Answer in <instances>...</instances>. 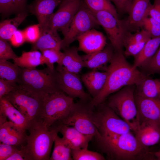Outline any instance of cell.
I'll use <instances>...</instances> for the list:
<instances>
[{
	"label": "cell",
	"mask_w": 160,
	"mask_h": 160,
	"mask_svg": "<svg viewBox=\"0 0 160 160\" xmlns=\"http://www.w3.org/2000/svg\"><path fill=\"white\" fill-rule=\"evenodd\" d=\"M106 68L107 77L104 87L89 104L92 107L102 104L110 94L129 85H137L145 75L127 61L124 52H114Z\"/></svg>",
	"instance_id": "cell-1"
},
{
	"label": "cell",
	"mask_w": 160,
	"mask_h": 160,
	"mask_svg": "<svg viewBox=\"0 0 160 160\" xmlns=\"http://www.w3.org/2000/svg\"><path fill=\"white\" fill-rule=\"evenodd\" d=\"M103 152L111 159L156 160L153 153L148 151L138 143L131 132L119 135H101L97 141Z\"/></svg>",
	"instance_id": "cell-2"
},
{
	"label": "cell",
	"mask_w": 160,
	"mask_h": 160,
	"mask_svg": "<svg viewBox=\"0 0 160 160\" xmlns=\"http://www.w3.org/2000/svg\"><path fill=\"white\" fill-rule=\"evenodd\" d=\"M26 135L27 144L20 148L25 153L27 160L49 159L52 144L58 133L57 126L49 128L41 121L30 125Z\"/></svg>",
	"instance_id": "cell-3"
},
{
	"label": "cell",
	"mask_w": 160,
	"mask_h": 160,
	"mask_svg": "<svg viewBox=\"0 0 160 160\" xmlns=\"http://www.w3.org/2000/svg\"><path fill=\"white\" fill-rule=\"evenodd\" d=\"M17 83L20 88L41 96L63 92L58 83L56 69L21 68Z\"/></svg>",
	"instance_id": "cell-4"
},
{
	"label": "cell",
	"mask_w": 160,
	"mask_h": 160,
	"mask_svg": "<svg viewBox=\"0 0 160 160\" xmlns=\"http://www.w3.org/2000/svg\"><path fill=\"white\" fill-rule=\"evenodd\" d=\"M135 85L125 86L109 97L107 105L127 122L135 132L139 125L135 99Z\"/></svg>",
	"instance_id": "cell-5"
},
{
	"label": "cell",
	"mask_w": 160,
	"mask_h": 160,
	"mask_svg": "<svg viewBox=\"0 0 160 160\" xmlns=\"http://www.w3.org/2000/svg\"><path fill=\"white\" fill-rule=\"evenodd\" d=\"M73 99L62 91L44 96L41 121L49 128L57 124L70 112L75 103Z\"/></svg>",
	"instance_id": "cell-6"
},
{
	"label": "cell",
	"mask_w": 160,
	"mask_h": 160,
	"mask_svg": "<svg viewBox=\"0 0 160 160\" xmlns=\"http://www.w3.org/2000/svg\"><path fill=\"white\" fill-rule=\"evenodd\" d=\"M44 97L24 90L19 86L17 89L3 97L8 100L24 116L29 126L41 121Z\"/></svg>",
	"instance_id": "cell-7"
},
{
	"label": "cell",
	"mask_w": 160,
	"mask_h": 160,
	"mask_svg": "<svg viewBox=\"0 0 160 160\" xmlns=\"http://www.w3.org/2000/svg\"><path fill=\"white\" fill-rule=\"evenodd\" d=\"M74 103L67 116L57 124H63L71 126L84 135L94 137L97 141L101 134L94 123L92 117V107L89 103L80 100Z\"/></svg>",
	"instance_id": "cell-8"
},
{
	"label": "cell",
	"mask_w": 160,
	"mask_h": 160,
	"mask_svg": "<svg viewBox=\"0 0 160 160\" xmlns=\"http://www.w3.org/2000/svg\"><path fill=\"white\" fill-rule=\"evenodd\" d=\"M96 112H92L93 121L101 135H119L132 131L129 125L108 105L102 103Z\"/></svg>",
	"instance_id": "cell-9"
},
{
	"label": "cell",
	"mask_w": 160,
	"mask_h": 160,
	"mask_svg": "<svg viewBox=\"0 0 160 160\" xmlns=\"http://www.w3.org/2000/svg\"><path fill=\"white\" fill-rule=\"evenodd\" d=\"M92 13L106 33L114 52H124L123 49L125 42L131 33L124 20H119L107 11Z\"/></svg>",
	"instance_id": "cell-10"
},
{
	"label": "cell",
	"mask_w": 160,
	"mask_h": 160,
	"mask_svg": "<svg viewBox=\"0 0 160 160\" xmlns=\"http://www.w3.org/2000/svg\"><path fill=\"white\" fill-rule=\"evenodd\" d=\"M99 25L100 24L92 12L81 0L79 8L62 39L61 49L69 47L70 44L79 37Z\"/></svg>",
	"instance_id": "cell-11"
},
{
	"label": "cell",
	"mask_w": 160,
	"mask_h": 160,
	"mask_svg": "<svg viewBox=\"0 0 160 160\" xmlns=\"http://www.w3.org/2000/svg\"><path fill=\"white\" fill-rule=\"evenodd\" d=\"M81 0H62L59 9L51 17L47 26L61 31L64 36L80 7Z\"/></svg>",
	"instance_id": "cell-12"
},
{
	"label": "cell",
	"mask_w": 160,
	"mask_h": 160,
	"mask_svg": "<svg viewBox=\"0 0 160 160\" xmlns=\"http://www.w3.org/2000/svg\"><path fill=\"white\" fill-rule=\"evenodd\" d=\"M57 79L61 90L73 98L87 102L90 99L89 95L84 90L80 79L77 74L70 72L63 66L56 67Z\"/></svg>",
	"instance_id": "cell-13"
},
{
	"label": "cell",
	"mask_w": 160,
	"mask_h": 160,
	"mask_svg": "<svg viewBox=\"0 0 160 160\" xmlns=\"http://www.w3.org/2000/svg\"><path fill=\"white\" fill-rule=\"evenodd\" d=\"M140 123L150 122L160 126V99L143 97L135 94Z\"/></svg>",
	"instance_id": "cell-14"
},
{
	"label": "cell",
	"mask_w": 160,
	"mask_h": 160,
	"mask_svg": "<svg viewBox=\"0 0 160 160\" xmlns=\"http://www.w3.org/2000/svg\"><path fill=\"white\" fill-rule=\"evenodd\" d=\"M151 0H133L128 12L127 18L124 20L129 31H137L142 27L144 19L148 16V11Z\"/></svg>",
	"instance_id": "cell-15"
},
{
	"label": "cell",
	"mask_w": 160,
	"mask_h": 160,
	"mask_svg": "<svg viewBox=\"0 0 160 160\" xmlns=\"http://www.w3.org/2000/svg\"><path fill=\"white\" fill-rule=\"evenodd\" d=\"M77 40L79 43L78 51L83 52L86 54L100 51L104 48L106 44L104 35L95 28L82 35Z\"/></svg>",
	"instance_id": "cell-16"
},
{
	"label": "cell",
	"mask_w": 160,
	"mask_h": 160,
	"mask_svg": "<svg viewBox=\"0 0 160 160\" xmlns=\"http://www.w3.org/2000/svg\"><path fill=\"white\" fill-rule=\"evenodd\" d=\"M8 118L16 126L25 132L29 124L24 116L8 100L4 97L0 99V125Z\"/></svg>",
	"instance_id": "cell-17"
},
{
	"label": "cell",
	"mask_w": 160,
	"mask_h": 160,
	"mask_svg": "<svg viewBox=\"0 0 160 160\" xmlns=\"http://www.w3.org/2000/svg\"><path fill=\"white\" fill-rule=\"evenodd\" d=\"M134 133L139 143L145 148L155 145L160 140V126L153 122L140 123Z\"/></svg>",
	"instance_id": "cell-18"
},
{
	"label": "cell",
	"mask_w": 160,
	"mask_h": 160,
	"mask_svg": "<svg viewBox=\"0 0 160 160\" xmlns=\"http://www.w3.org/2000/svg\"><path fill=\"white\" fill-rule=\"evenodd\" d=\"M63 137L72 150L87 148L89 142L93 136L82 134L73 127L63 124L56 125Z\"/></svg>",
	"instance_id": "cell-19"
},
{
	"label": "cell",
	"mask_w": 160,
	"mask_h": 160,
	"mask_svg": "<svg viewBox=\"0 0 160 160\" xmlns=\"http://www.w3.org/2000/svg\"><path fill=\"white\" fill-rule=\"evenodd\" d=\"M62 0H35L29 6L30 12L36 17L41 29L47 26L55 8Z\"/></svg>",
	"instance_id": "cell-20"
},
{
	"label": "cell",
	"mask_w": 160,
	"mask_h": 160,
	"mask_svg": "<svg viewBox=\"0 0 160 160\" xmlns=\"http://www.w3.org/2000/svg\"><path fill=\"white\" fill-rule=\"evenodd\" d=\"M26 135L11 121L0 125V143L21 147L26 141Z\"/></svg>",
	"instance_id": "cell-21"
},
{
	"label": "cell",
	"mask_w": 160,
	"mask_h": 160,
	"mask_svg": "<svg viewBox=\"0 0 160 160\" xmlns=\"http://www.w3.org/2000/svg\"><path fill=\"white\" fill-rule=\"evenodd\" d=\"M114 53L111 44L108 45L103 49L81 56L84 67L97 70L110 62Z\"/></svg>",
	"instance_id": "cell-22"
},
{
	"label": "cell",
	"mask_w": 160,
	"mask_h": 160,
	"mask_svg": "<svg viewBox=\"0 0 160 160\" xmlns=\"http://www.w3.org/2000/svg\"><path fill=\"white\" fill-rule=\"evenodd\" d=\"M41 35L38 40L33 44L32 50L40 51L48 49H61L62 39L57 31L47 27L40 29Z\"/></svg>",
	"instance_id": "cell-23"
},
{
	"label": "cell",
	"mask_w": 160,
	"mask_h": 160,
	"mask_svg": "<svg viewBox=\"0 0 160 160\" xmlns=\"http://www.w3.org/2000/svg\"><path fill=\"white\" fill-rule=\"evenodd\" d=\"M107 77L106 71L101 72L92 70L83 74L81 79L93 98L97 96L103 89Z\"/></svg>",
	"instance_id": "cell-24"
},
{
	"label": "cell",
	"mask_w": 160,
	"mask_h": 160,
	"mask_svg": "<svg viewBox=\"0 0 160 160\" xmlns=\"http://www.w3.org/2000/svg\"><path fill=\"white\" fill-rule=\"evenodd\" d=\"M135 94L144 97L160 99V78L153 79L145 75L135 86Z\"/></svg>",
	"instance_id": "cell-25"
},
{
	"label": "cell",
	"mask_w": 160,
	"mask_h": 160,
	"mask_svg": "<svg viewBox=\"0 0 160 160\" xmlns=\"http://www.w3.org/2000/svg\"><path fill=\"white\" fill-rule=\"evenodd\" d=\"M63 50L62 65L68 71L78 74L84 67V63L78 53V47H68Z\"/></svg>",
	"instance_id": "cell-26"
},
{
	"label": "cell",
	"mask_w": 160,
	"mask_h": 160,
	"mask_svg": "<svg viewBox=\"0 0 160 160\" xmlns=\"http://www.w3.org/2000/svg\"><path fill=\"white\" fill-rule=\"evenodd\" d=\"M160 45V37L151 38L146 43L140 52L135 57L134 66L141 67L153 57Z\"/></svg>",
	"instance_id": "cell-27"
},
{
	"label": "cell",
	"mask_w": 160,
	"mask_h": 160,
	"mask_svg": "<svg viewBox=\"0 0 160 160\" xmlns=\"http://www.w3.org/2000/svg\"><path fill=\"white\" fill-rule=\"evenodd\" d=\"M14 63L21 68H33L45 64L42 54L37 50L23 52L20 57L14 60Z\"/></svg>",
	"instance_id": "cell-28"
},
{
	"label": "cell",
	"mask_w": 160,
	"mask_h": 160,
	"mask_svg": "<svg viewBox=\"0 0 160 160\" xmlns=\"http://www.w3.org/2000/svg\"><path fill=\"white\" fill-rule=\"evenodd\" d=\"M27 16L25 12L18 13L14 17L2 21L0 23V38L9 40L13 34L17 30L18 26Z\"/></svg>",
	"instance_id": "cell-29"
},
{
	"label": "cell",
	"mask_w": 160,
	"mask_h": 160,
	"mask_svg": "<svg viewBox=\"0 0 160 160\" xmlns=\"http://www.w3.org/2000/svg\"><path fill=\"white\" fill-rule=\"evenodd\" d=\"M54 148L50 160H71L72 149L63 137L57 135L54 141Z\"/></svg>",
	"instance_id": "cell-30"
},
{
	"label": "cell",
	"mask_w": 160,
	"mask_h": 160,
	"mask_svg": "<svg viewBox=\"0 0 160 160\" xmlns=\"http://www.w3.org/2000/svg\"><path fill=\"white\" fill-rule=\"evenodd\" d=\"M21 71V68L14 63L0 60V79L17 83Z\"/></svg>",
	"instance_id": "cell-31"
},
{
	"label": "cell",
	"mask_w": 160,
	"mask_h": 160,
	"mask_svg": "<svg viewBox=\"0 0 160 160\" xmlns=\"http://www.w3.org/2000/svg\"><path fill=\"white\" fill-rule=\"evenodd\" d=\"M87 7L93 13L107 11L118 18L116 9L110 0H82Z\"/></svg>",
	"instance_id": "cell-32"
},
{
	"label": "cell",
	"mask_w": 160,
	"mask_h": 160,
	"mask_svg": "<svg viewBox=\"0 0 160 160\" xmlns=\"http://www.w3.org/2000/svg\"><path fill=\"white\" fill-rule=\"evenodd\" d=\"M41 51L47 67L51 70L55 69L54 64L55 63L58 65H62V61L63 53L60 50L48 49Z\"/></svg>",
	"instance_id": "cell-33"
},
{
	"label": "cell",
	"mask_w": 160,
	"mask_h": 160,
	"mask_svg": "<svg viewBox=\"0 0 160 160\" xmlns=\"http://www.w3.org/2000/svg\"><path fill=\"white\" fill-rule=\"evenodd\" d=\"M72 156L74 160H104L105 158L100 154L87 148L72 150Z\"/></svg>",
	"instance_id": "cell-34"
},
{
	"label": "cell",
	"mask_w": 160,
	"mask_h": 160,
	"mask_svg": "<svg viewBox=\"0 0 160 160\" xmlns=\"http://www.w3.org/2000/svg\"><path fill=\"white\" fill-rule=\"evenodd\" d=\"M141 67L148 74H160V47L150 60Z\"/></svg>",
	"instance_id": "cell-35"
},
{
	"label": "cell",
	"mask_w": 160,
	"mask_h": 160,
	"mask_svg": "<svg viewBox=\"0 0 160 160\" xmlns=\"http://www.w3.org/2000/svg\"><path fill=\"white\" fill-rule=\"evenodd\" d=\"M150 34L151 38L160 37V23L150 17L145 18L142 27Z\"/></svg>",
	"instance_id": "cell-36"
},
{
	"label": "cell",
	"mask_w": 160,
	"mask_h": 160,
	"mask_svg": "<svg viewBox=\"0 0 160 160\" xmlns=\"http://www.w3.org/2000/svg\"><path fill=\"white\" fill-rule=\"evenodd\" d=\"M151 38L149 33L144 29L134 34L130 33L125 42L124 47L127 45L146 42Z\"/></svg>",
	"instance_id": "cell-37"
},
{
	"label": "cell",
	"mask_w": 160,
	"mask_h": 160,
	"mask_svg": "<svg viewBox=\"0 0 160 160\" xmlns=\"http://www.w3.org/2000/svg\"><path fill=\"white\" fill-rule=\"evenodd\" d=\"M23 31L25 41L33 44L38 40L41 35L40 28L39 24L30 26Z\"/></svg>",
	"instance_id": "cell-38"
},
{
	"label": "cell",
	"mask_w": 160,
	"mask_h": 160,
	"mask_svg": "<svg viewBox=\"0 0 160 160\" xmlns=\"http://www.w3.org/2000/svg\"><path fill=\"white\" fill-rule=\"evenodd\" d=\"M22 9L17 0H0V12L8 14Z\"/></svg>",
	"instance_id": "cell-39"
},
{
	"label": "cell",
	"mask_w": 160,
	"mask_h": 160,
	"mask_svg": "<svg viewBox=\"0 0 160 160\" xmlns=\"http://www.w3.org/2000/svg\"><path fill=\"white\" fill-rule=\"evenodd\" d=\"M17 57L6 40L0 38V60H14Z\"/></svg>",
	"instance_id": "cell-40"
},
{
	"label": "cell",
	"mask_w": 160,
	"mask_h": 160,
	"mask_svg": "<svg viewBox=\"0 0 160 160\" xmlns=\"http://www.w3.org/2000/svg\"><path fill=\"white\" fill-rule=\"evenodd\" d=\"M19 87L16 82L2 79H0V99Z\"/></svg>",
	"instance_id": "cell-41"
},
{
	"label": "cell",
	"mask_w": 160,
	"mask_h": 160,
	"mask_svg": "<svg viewBox=\"0 0 160 160\" xmlns=\"http://www.w3.org/2000/svg\"><path fill=\"white\" fill-rule=\"evenodd\" d=\"M146 42L125 46L124 47L125 50L124 51V55L125 56H132L135 57L140 52Z\"/></svg>",
	"instance_id": "cell-42"
},
{
	"label": "cell",
	"mask_w": 160,
	"mask_h": 160,
	"mask_svg": "<svg viewBox=\"0 0 160 160\" xmlns=\"http://www.w3.org/2000/svg\"><path fill=\"white\" fill-rule=\"evenodd\" d=\"M18 149L15 146L0 143V160H6Z\"/></svg>",
	"instance_id": "cell-43"
},
{
	"label": "cell",
	"mask_w": 160,
	"mask_h": 160,
	"mask_svg": "<svg viewBox=\"0 0 160 160\" xmlns=\"http://www.w3.org/2000/svg\"><path fill=\"white\" fill-rule=\"evenodd\" d=\"M148 13V16L160 23V0H154L153 4L150 3Z\"/></svg>",
	"instance_id": "cell-44"
},
{
	"label": "cell",
	"mask_w": 160,
	"mask_h": 160,
	"mask_svg": "<svg viewBox=\"0 0 160 160\" xmlns=\"http://www.w3.org/2000/svg\"><path fill=\"white\" fill-rule=\"evenodd\" d=\"M133 0H110L116 7V9L120 13H128Z\"/></svg>",
	"instance_id": "cell-45"
},
{
	"label": "cell",
	"mask_w": 160,
	"mask_h": 160,
	"mask_svg": "<svg viewBox=\"0 0 160 160\" xmlns=\"http://www.w3.org/2000/svg\"><path fill=\"white\" fill-rule=\"evenodd\" d=\"M9 41L14 47H17L22 45L25 41L23 31L17 30L12 36Z\"/></svg>",
	"instance_id": "cell-46"
},
{
	"label": "cell",
	"mask_w": 160,
	"mask_h": 160,
	"mask_svg": "<svg viewBox=\"0 0 160 160\" xmlns=\"http://www.w3.org/2000/svg\"><path fill=\"white\" fill-rule=\"evenodd\" d=\"M6 160H27L23 150L20 148L17 149Z\"/></svg>",
	"instance_id": "cell-47"
},
{
	"label": "cell",
	"mask_w": 160,
	"mask_h": 160,
	"mask_svg": "<svg viewBox=\"0 0 160 160\" xmlns=\"http://www.w3.org/2000/svg\"><path fill=\"white\" fill-rule=\"evenodd\" d=\"M19 4L23 9L24 7L26 0H17Z\"/></svg>",
	"instance_id": "cell-48"
},
{
	"label": "cell",
	"mask_w": 160,
	"mask_h": 160,
	"mask_svg": "<svg viewBox=\"0 0 160 160\" xmlns=\"http://www.w3.org/2000/svg\"><path fill=\"white\" fill-rule=\"evenodd\" d=\"M156 160H160V149L158 151L153 153Z\"/></svg>",
	"instance_id": "cell-49"
}]
</instances>
